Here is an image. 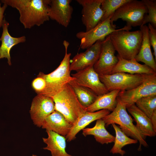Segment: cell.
<instances>
[{"label": "cell", "mask_w": 156, "mask_h": 156, "mask_svg": "<svg viewBox=\"0 0 156 156\" xmlns=\"http://www.w3.org/2000/svg\"><path fill=\"white\" fill-rule=\"evenodd\" d=\"M8 6L16 9L20 14L19 20L25 29L40 26L49 21L51 0H1Z\"/></svg>", "instance_id": "6da1fadb"}, {"label": "cell", "mask_w": 156, "mask_h": 156, "mask_svg": "<svg viewBox=\"0 0 156 156\" xmlns=\"http://www.w3.org/2000/svg\"><path fill=\"white\" fill-rule=\"evenodd\" d=\"M63 44L65 49V54L59 66L48 74L40 72L37 77L43 78L45 81V89L39 94L52 98L65 87L66 84L75 78L71 76L70 70L71 53H67L69 43L64 40Z\"/></svg>", "instance_id": "7a4b0ae2"}, {"label": "cell", "mask_w": 156, "mask_h": 156, "mask_svg": "<svg viewBox=\"0 0 156 156\" xmlns=\"http://www.w3.org/2000/svg\"><path fill=\"white\" fill-rule=\"evenodd\" d=\"M131 28L126 25L109 35L118 55L126 60L135 58L140 51L142 40V31H130Z\"/></svg>", "instance_id": "3957f363"}, {"label": "cell", "mask_w": 156, "mask_h": 156, "mask_svg": "<svg viewBox=\"0 0 156 156\" xmlns=\"http://www.w3.org/2000/svg\"><path fill=\"white\" fill-rule=\"evenodd\" d=\"M52 98L55 110L61 113L72 125L86 111L68 83Z\"/></svg>", "instance_id": "277c9868"}, {"label": "cell", "mask_w": 156, "mask_h": 156, "mask_svg": "<svg viewBox=\"0 0 156 156\" xmlns=\"http://www.w3.org/2000/svg\"><path fill=\"white\" fill-rule=\"evenodd\" d=\"M117 104L114 109L111 113L101 118L105 126L113 123L117 124L121 130L128 136L137 140L140 143L138 151L141 150V146L145 147L148 144L133 123V120L127 112L125 104L117 99Z\"/></svg>", "instance_id": "5b68a950"}, {"label": "cell", "mask_w": 156, "mask_h": 156, "mask_svg": "<svg viewBox=\"0 0 156 156\" xmlns=\"http://www.w3.org/2000/svg\"><path fill=\"white\" fill-rule=\"evenodd\" d=\"M148 9L143 2L137 0H129L120 7L113 14L111 19L112 24L120 18L130 27L141 26Z\"/></svg>", "instance_id": "8992f818"}, {"label": "cell", "mask_w": 156, "mask_h": 156, "mask_svg": "<svg viewBox=\"0 0 156 156\" xmlns=\"http://www.w3.org/2000/svg\"><path fill=\"white\" fill-rule=\"evenodd\" d=\"M146 75L131 74L124 72L109 75L99 74L100 81L109 92L115 90L125 91L133 89L142 83Z\"/></svg>", "instance_id": "52a82bcc"}, {"label": "cell", "mask_w": 156, "mask_h": 156, "mask_svg": "<svg viewBox=\"0 0 156 156\" xmlns=\"http://www.w3.org/2000/svg\"><path fill=\"white\" fill-rule=\"evenodd\" d=\"M153 95H156V73L146 74L142 83L133 89L120 91L117 99L127 108L142 97Z\"/></svg>", "instance_id": "ba28073f"}, {"label": "cell", "mask_w": 156, "mask_h": 156, "mask_svg": "<svg viewBox=\"0 0 156 156\" xmlns=\"http://www.w3.org/2000/svg\"><path fill=\"white\" fill-rule=\"evenodd\" d=\"M113 14L95 27L87 31H80L76 34V37L81 40L80 48L87 49L99 40L103 41L113 32L117 30L115 25L111 23Z\"/></svg>", "instance_id": "9c48e42d"}, {"label": "cell", "mask_w": 156, "mask_h": 156, "mask_svg": "<svg viewBox=\"0 0 156 156\" xmlns=\"http://www.w3.org/2000/svg\"><path fill=\"white\" fill-rule=\"evenodd\" d=\"M115 52L109 35L103 41L99 58L93 66L97 73L103 75L112 74L118 61L117 56L115 55Z\"/></svg>", "instance_id": "30bf717a"}, {"label": "cell", "mask_w": 156, "mask_h": 156, "mask_svg": "<svg viewBox=\"0 0 156 156\" xmlns=\"http://www.w3.org/2000/svg\"><path fill=\"white\" fill-rule=\"evenodd\" d=\"M103 0H77L82 7L81 21L88 31L101 21L104 14L101 7Z\"/></svg>", "instance_id": "8fae6325"}, {"label": "cell", "mask_w": 156, "mask_h": 156, "mask_svg": "<svg viewBox=\"0 0 156 156\" xmlns=\"http://www.w3.org/2000/svg\"><path fill=\"white\" fill-rule=\"evenodd\" d=\"M77 83L90 89L98 96L106 93L108 91L101 82L99 74L91 66L71 74Z\"/></svg>", "instance_id": "7c38bea8"}, {"label": "cell", "mask_w": 156, "mask_h": 156, "mask_svg": "<svg viewBox=\"0 0 156 156\" xmlns=\"http://www.w3.org/2000/svg\"><path fill=\"white\" fill-rule=\"evenodd\" d=\"M55 110L52 98L37 94L33 100L29 112L34 124L41 127L45 118Z\"/></svg>", "instance_id": "4fadbf2b"}, {"label": "cell", "mask_w": 156, "mask_h": 156, "mask_svg": "<svg viewBox=\"0 0 156 156\" xmlns=\"http://www.w3.org/2000/svg\"><path fill=\"white\" fill-rule=\"evenodd\" d=\"M103 41H98L84 52L75 55L70 61V71L77 72L93 66L99 58Z\"/></svg>", "instance_id": "5bb4252c"}, {"label": "cell", "mask_w": 156, "mask_h": 156, "mask_svg": "<svg viewBox=\"0 0 156 156\" xmlns=\"http://www.w3.org/2000/svg\"><path fill=\"white\" fill-rule=\"evenodd\" d=\"M71 0H51L49 11V19L64 27L69 25L73 11Z\"/></svg>", "instance_id": "9a60e30c"}, {"label": "cell", "mask_w": 156, "mask_h": 156, "mask_svg": "<svg viewBox=\"0 0 156 156\" xmlns=\"http://www.w3.org/2000/svg\"><path fill=\"white\" fill-rule=\"evenodd\" d=\"M72 126L61 113L55 110L45 118L41 127L65 137L69 133Z\"/></svg>", "instance_id": "2e32d148"}, {"label": "cell", "mask_w": 156, "mask_h": 156, "mask_svg": "<svg viewBox=\"0 0 156 156\" xmlns=\"http://www.w3.org/2000/svg\"><path fill=\"white\" fill-rule=\"evenodd\" d=\"M110 113V112L107 109H102L94 112L86 111L72 125L70 131L66 136V139L68 142L74 140L76 138V135L80 131L92 122L102 118Z\"/></svg>", "instance_id": "e0dca14e"}, {"label": "cell", "mask_w": 156, "mask_h": 156, "mask_svg": "<svg viewBox=\"0 0 156 156\" xmlns=\"http://www.w3.org/2000/svg\"><path fill=\"white\" fill-rule=\"evenodd\" d=\"M126 109L134 118L136 123L135 127L144 140L146 136L154 137L156 135V132L153 128L150 118L135 104L127 107Z\"/></svg>", "instance_id": "ac0fdd59"}, {"label": "cell", "mask_w": 156, "mask_h": 156, "mask_svg": "<svg viewBox=\"0 0 156 156\" xmlns=\"http://www.w3.org/2000/svg\"><path fill=\"white\" fill-rule=\"evenodd\" d=\"M9 24L4 18L2 25L3 32L0 38L1 42L0 47V60L6 58L9 66L12 64L10 51L11 49L15 45L21 43L25 42L26 40L25 36L19 37H12L8 31Z\"/></svg>", "instance_id": "d6986e66"}, {"label": "cell", "mask_w": 156, "mask_h": 156, "mask_svg": "<svg viewBox=\"0 0 156 156\" xmlns=\"http://www.w3.org/2000/svg\"><path fill=\"white\" fill-rule=\"evenodd\" d=\"M118 62L112 72L127 73L135 74H152L156 73L152 69L146 65L139 63L135 59L130 60L123 59L118 55Z\"/></svg>", "instance_id": "ffe728a7"}, {"label": "cell", "mask_w": 156, "mask_h": 156, "mask_svg": "<svg viewBox=\"0 0 156 156\" xmlns=\"http://www.w3.org/2000/svg\"><path fill=\"white\" fill-rule=\"evenodd\" d=\"M48 137L42 138L47 146L43 148L51 151L52 156H73L66 151V138L64 136L50 130H46Z\"/></svg>", "instance_id": "44dd1931"}, {"label": "cell", "mask_w": 156, "mask_h": 156, "mask_svg": "<svg viewBox=\"0 0 156 156\" xmlns=\"http://www.w3.org/2000/svg\"><path fill=\"white\" fill-rule=\"evenodd\" d=\"M140 29L143 34L142 40L140 51L135 59L137 62L144 63L156 72V61L151 50L148 37V28L145 25L140 26Z\"/></svg>", "instance_id": "7402d4cb"}, {"label": "cell", "mask_w": 156, "mask_h": 156, "mask_svg": "<svg viewBox=\"0 0 156 156\" xmlns=\"http://www.w3.org/2000/svg\"><path fill=\"white\" fill-rule=\"evenodd\" d=\"M120 90H114L107 93L98 96L94 102L86 108V111L94 112L102 109H107L112 112L117 104V97Z\"/></svg>", "instance_id": "603a6c76"}, {"label": "cell", "mask_w": 156, "mask_h": 156, "mask_svg": "<svg viewBox=\"0 0 156 156\" xmlns=\"http://www.w3.org/2000/svg\"><path fill=\"white\" fill-rule=\"evenodd\" d=\"M105 126V123L101 118L98 119L93 127L82 129V134L84 136L88 135H94L96 141L101 144L114 142L115 137L107 130Z\"/></svg>", "instance_id": "cb8c5ba5"}, {"label": "cell", "mask_w": 156, "mask_h": 156, "mask_svg": "<svg viewBox=\"0 0 156 156\" xmlns=\"http://www.w3.org/2000/svg\"><path fill=\"white\" fill-rule=\"evenodd\" d=\"M81 105L85 108L92 104L98 96L89 88L79 85L73 80L68 83Z\"/></svg>", "instance_id": "d4e9b609"}, {"label": "cell", "mask_w": 156, "mask_h": 156, "mask_svg": "<svg viewBox=\"0 0 156 156\" xmlns=\"http://www.w3.org/2000/svg\"><path fill=\"white\" fill-rule=\"evenodd\" d=\"M116 133L114 144L110 150V153L113 154H119L123 156L125 151L122 148L125 146L129 144L137 143L138 141L133 139L130 138L116 124H111Z\"/></svg>", "instance_id": "484cf974"}, {"label": "cell", "mask_w": 156, "mask_h": 156, "mask_svg": "<svg viewBox=\"0 0 156 156\" xmlns=\"http://www.w3.org/2000/svg\"><path fill=\"white\" fill-rule=\"evenodd\" d=\"M135 104L151 119L154 112L156 111V95L142 97L138 100Z\"/></svg>", "instance_id": "4316f807"}, {"label": "cell", "mask_w": 156, "mask_h": 156, "mask_svg": "<svg viewBox=\"0 0 156 156\" xmlns=\"http://www.w3.org/2000/svg\"><path fill=\"white\" fill-rule=\"evenodd\" d=\"M129 0H103L101 7L104 14L101 22L104 21L114 13L120 7Z\"/></svg>", "instance_id": "83f0119b"}, {"label": "cell", "mask_w": 156, "mask_h": 156, "mask_svg": "<svg viewBox=\"0 0 156 156\" xmlns=\"http://www.w3.org/2000/svg\"><path fill=\"white\" fill-rule=\"evenodd\" d=\"M146 6L148 13L144 17L141 26L149 23L155 29L156 28V0H142Z\"/></svg>", "instance_id": "f1b7e54d"}, {"label": "cell", "mask_w": 156, "mask_h": 156, "mask_svg": "<svg viewBox=\"0 0 156 156\" xmlns=\"http://www.w3.org/2000/svg\"><path fill=\"white\" fill-rule=\"evenodd\" d=\"M31 86L37 94H39L45 89L46 86V82L42 78L37 77L33 80Z\"/></svg>", "instance_id": "f546056e"}, {"label": "cell", "mask_w": 156, "mask_h": 156, "mask_svg": "<svg viewBox=\"0 0 156 156\" xmlns=\"http://www.w3.org/2000/svg\"><path fill=\"white\" fill-rule=\"evenodd\" d=\"M149 29L148 37L151 45L153 48L155 60H156V29L149 23L148 26Z\"/></svg>", "instance_id": "4dcf8cb0"}, {"label": "cell", "mask_w": 156, "mask_h": 156, "mask_svg": "<svg viewBox=\"0 0 156 156\" xmlns=\"http://www.w3.org/2000/svg\"><path fill=\"white\" fill-rule=\"evenodd\" d=\"M1 1L0 0V28L2 26L4 19V13L8 6L7 5L4 4L2 6H1Z\"/></svg>", "instance_id": "1f68e13d"}, {"label": "cell", "mask_w": 156, "mask_h": 156, "mask_svg": "<svg viewBox=\"0 0 156 156\" xmlns=\"http://www.w3.org/2000/svg\"><path fill=\"white\" fill-rule=\"evenodd\" d=\"M150 119L153 128L156 132V111L154 112Z\"/></svg>", "instance_id": "d6a6232c"}, {"label": "cell", "mask_w": 156, "mask_h": 156, "mask_svg": "<svg viewBox=\"0 0 156 156\" xmlns=\"http://www.w3.org/2000/svg\"></svg>", "instance_id": "836d02e7"}]
</instances>
